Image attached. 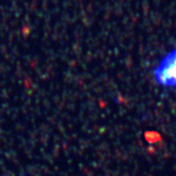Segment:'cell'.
<instances>
[{
	"label": "cell",
	"instance_id": "6da1fadb",
	"mask_svg": "<svg viewBox=\"0 0 176 176\" xmlns=\"http://www.w3.org/2000/svg\"><path fill=\"white\" fill-rule=\"evenodd\" d=\"M152 77L159 87L176 89V46L157 62L152 70Z\"/></svg>",
	"mask_w": 176,
	"mask_h": 176
}]
</instances>
